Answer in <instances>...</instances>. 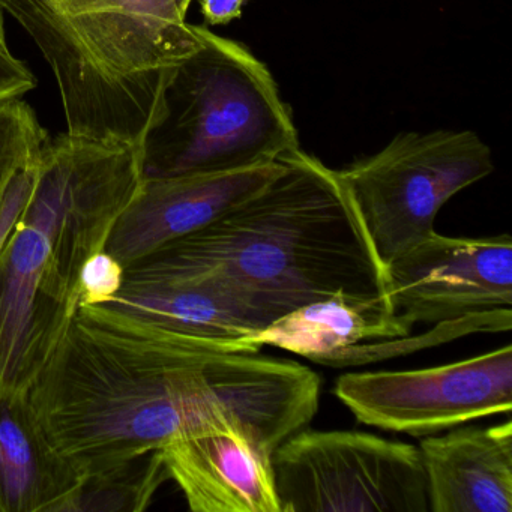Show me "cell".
Returning a JSON list of instances; mask_svg holds the SVG:
<instances>
[{
  "label": "cell",
  "instance_id": "1",
  "mask_svg": "<svg viewBox=\"0 0 512 512\" xmlns=\"http://www.w3.org/2000/svg\"><path fill=\"white\" fill-rule=\"evenodd\" d=\"M322 377L292 359L220 352L109 305H80L28 389L80 478L190 431L235 424L275 449L319 409Z\"/></svg>",
  "mask_w": 512,
  "mask_h": 512
},
{
  "label": "cell",
  "instance_id": "2",
  "mask_svg": "<svg viewBox=\"0 0 512 512\" xmlns=\"http://www.w3.org/2000/svg\"><path fill=\"white\" fill-rule=\"evenodd\" d=\"M280 161L278 175L250 199L128 274L218 277L272 322L335 295L388 298L385 265L338 170L301 148Z\"/></svg>",
  "mask_w": 512,
  "mask_h": 512
},
{
  "label": "cell",
  "instance_id": "3",
  "mask_svg": "<svg viewBox=\"0 0 512 512\" xmlns=\"http://www.w3.org/2000/svg\"><path fill=\"white\" fill-rule=\"evenodd\" d=\"M145 179L143 146L61 134L0 244V392H28L79 307L77 284Z\"/></svg>",
  "mask_w": 512,
  "mask_h": 512
},
{
  "label": "cell",
  "instance_id": "4",
  "mask_svg": "<svg viewBox=\"0 0 512 512\" xmlns=\"http://www.w3.org/2000/svg\"><path fill=\"white\" fill-rule=\"evenodd\" d=\"M52 70L67 133L143 146L200 40L176 0H0Z\"/></svg>",
  "mask_w": 512,
  "mask_h": 512
},
{
  "label": "cell",
  "instance_id": "5",
  "mask_svg": "<svg viewBox=\"0 0 512 512\" xmlns=\"http://www.w3.org/2000/svg\"><path fill=\"white\" fill-rule=\"evenodd\" d=\"M200 44L173 74L143 145L145 176L226 173L299 148L271 71L244 44L194 26Z\"/></svg>",
  "mask_w": 512,
  "mask_h": 512
},
{
  "label": "cell",
  "instance_id": "6",
  "mask_svg": "<svg viewBox=\"0 0 512 512\" xmlns=\"http://www.w3.org/2000/svg\"><path fill=\"white\" fill-rule=\"evenodd\" d=\"M494 170L473 131L401 133L382 151L338 170L383 265L434 232L455 194Z\"/></svg>",
  "mask_w": 512,
  "mask_h": 512
},
{
  "label": "cell",
  "instance_id": "7",
  "mask_svg": "<svg viewBox=\"0 0 512 512\" xmlns=\"http://www.w3.org/2000/svg\"><path fill=\"white\" fill-rule=\"evenodd\" d=\"M281 512H428L419 446L364 431L304 430L272 454Z\"/></svg>",
  "mask_w": 512,
  "mask_h": 512
},
{
  "label": "cell",
  "instance_id": "8",
  "mask_svg": "<svg viewBox=\"0 0 512 512\" xmlns=\"http://www.w3.org/2000/svg\"><path fill=\"white\" fill-rule=\"evenodd\" d=\"M386 296L407 323L512 328L509 235L454 238L433 233L385 266Z\"/></svg>",
  "mask_w": 512,
  "mask_h": 512
},
{
  "label": "cell",
  "instance_id": "9",
  "mask_svg": "<svg viewBox=\"0 0 512 512\" xmlns=\"http://www.w3.org/2000/svg\"><path fill=\"white\" fill-rule=\"evenodd\" d=\"M334 392L362 424L430 436L511 413L512 346L421 370L343 374Z\"/></svg>",
  "mask_w": 512,
  "mask_h": 512
},
{
  "label": "cell",
  "instance_id": "10",
  "mask_svg": "<svg viewBox=\"0 0 512 512\" xmlns=\"http://www.w3.org/2000/svg\"><path fill=\"white\" fill-rule=\"evenodd\" d=\"M280 170L278 158L239 172L145 176L119 215L106 250L125 269L131 268L170 242L205 229L262 190Z\"/></svg>",
  "mask_w": 512,
  "mask_h": 512
},
{
  "label": "cell",
  "instance_id": "11",
  "mask_svg": "<svg viewBox=\"0 0 512 512\" xmlns=\"http://www.w3.org/2000/svg\"><path fill=\"white\" fill-rule=\"evenodd\" d=\"M169 478L194 512H281L274 451L235 424L181 434L161 448Z\"/></svg>",
  "mask_w": 512,
  "mask_h": 512
},
{
  "label": "cell",
  "instance_id": "12",
  "mask_svg": "<svg viewBox=\"0 0 512 512\" xmlns=\"http://www.w3.org/2000/svg\"><path fill=\"white\" fill-rule=\"evenodd\" d=\"M100 305V304H98ZM104 305L220 352L253 353L247 338L272 322L244 292L212 275H134Z\"/></svg>",
  "mask_w": 512,
  "mask_h": 512
},
{
  "label": "cell",
  "instance_id": "13",
  "mask_svg": "<svg viewBox=\"0 0 512 512\" xmlns=\"http://www.w3.org/2000/svg\"><path fill=\"white\" fill-rule=\"evenodd\" d=\"M430 512L512 511V422L425 436Z\"/></svg>",
  "mask_w": 512,
  "mask_h": 512
},
{
  "label": "cell",
  "instance_id": "14",
  "mask_svg": "<svg viewBox=\"0 0 512 512\" xmlns=\"http://www.w3.org/2000/svg\"><path fill=\"white\" fill-rule=\"evenodd\" d=\"M413 326L395 313L388 298L335 295L289 311L247 338L251 352L274 346L317 364L367 340H400Z\"/></svg>",
  "mask_w": 512,
  "mask_h": 512
},
{
  "label": "cell",
  "instance_id": "15",
  "mask_svg": "<svg viewBox=\"0 0 512 512\" xmlns=\"http://www.w3.org/2000/svg\"><path fill=\"white\" fill-rule=\"evenodd\" d=\"M80 481L41 427L28 392H0V512H58Z\"/></svg>",
  "mask_w": 512,
  "mask_h": 512
},
{
  "label": "cell",
  "instance_id": "16",
  "mask_svg": "<svg viewBox=\"0 0 512 512\" xmlns=\"http://www.w3.org/2000/svg\"><path fill=\"white\" fill-rule=\"evenodd\" d=\"M160 451L85 476L58 512H142L167 481Z\"/></svg>",
  "mask_w": 512,
  "mask_h": 512
},
{
  "label": "cell",
  "instance_id": "17",
  "mask_svg": "<svg viewBox=\"0 0 512 512\" xmlns=\"http://www.w3.org/2000/svg\"><path fill=\"white\" fill-rule=\"evenodd\" d=\"M49 134L22 98L0 103V209L14 178L37 160Z\"/></svg>",
  "mask_w": 512,
  "mask_h": 512
},
{
  "label": "cell",
  "instance_id": "18",
  "mask_svg": "<svg viewBox=\"0 0 512 512\" xmlns=\"http://www.w3.org/2000/svg\"><path fill=\"white\" fill-rule=\"evenodd\" d=\"M125 271L118 259L107 250L100 251L86 260L77 284L80 305L106 304L112 301L125 280Z\"/></svg>",
  "mask_w": 512,
  "mask_h": 512
},
{
  "label": "cell",
  "instance_id": "19",
  "mask_svg": "<svg viewBox=\"0 0 512 512\" xmlns=\"http://www.w3.org/2000/svg\"><path fill=\"white\" fill-rule=\"evenodd\" d=\"M245 4L247 0H200V11L206 25H229L241 17Z\"/></svg>",
  "mask_w": 512,
  "mask_h": 512
},
{
  "label": "cell",
  "instance_id": "20",
  "mask_svg": "<svg viewBox=\"0 0 512 512\" xmlns=\"http://www.w3.org/2000/svg\"><path fill=\"white\" fill-rule=\"evenodd\" d=\"M0 50H10L7 44V34H5V19L2 10H0Z\"/></svg>",
  "mask_w": 512,
  "mask_h": 512
},
{
  "label": "cell",
  "instance_id": "21",
  "mask_svg": "<svg viewBox=\"0 0 512 512\" xmlns=\"http://www.w3.org/2000/svg\"><path fill=\"white\" fill-rule=\"evenodd\" d=\"M193 0H176V4H178L179 10L181 13L187 17L188 10H190V5Z\"/></svg>",
  "mask_w": 512,
  "mask_h": 512
}]
</instances>
